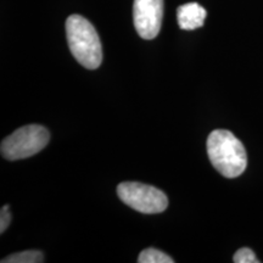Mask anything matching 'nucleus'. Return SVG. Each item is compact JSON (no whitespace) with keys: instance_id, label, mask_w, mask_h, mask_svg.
Instances as JSON below:
<instances>
[{"instance_id":"obj_1","label":"nucleus","mask_w":263,"mask_h":263,"mask_svg":"<svg viewBox=\"0 0 263 263\" xmlns=\"http://www.w3.org/2000/svg\"><path fill=\"white\" fill-rule=\"evenodd\" d=\"M207 155L212 166L226 178L244 173L248 156L242 143L232 132L216 129L207 138Z\"/></svg>"},{"instance_id":"obj_2","label":"nucleus","mask_w":263,"mask_h":263,"mask_svg":"<svg viewBox=\"0 0 263 263\" xmlns=\"http://www.w3.org/2000/svg\"><path fill=\"white\" fill-rule=\"evenodd\" d=\"M66 37L76 60L88 68L95 70L103 61L101 42L94 26L81 15H71L66 21Z\"/></svg>"},{"instance_id":"obj_3","label":"nucleus","mask_w":263,"mask_h":263,"mask_svg":"<svg viewBox=\"0 0 263 263\" xmlns=\"http://www.w3.org/2000/svg\"><path fill=\"white\" fill-rule=\"evenodd\" d=\"M49 138L47 128L39 124L21 127L2 141V155L10 161L27 159L44 149Z\"/></svg>"},{"instance_id":"obj_4","label":"nucleus","mask_w":263,"mask_h":263,"mask_svg":"<svg viewBox=\"0 0 263 263\" xmlns=\"http://www.w3.org/2000/svg\"><path fill=\"white\" fill-rule=\"evenodd\" d=\"M117 194L122 201L141 213L163 212L168 205L166 194L155 186L137 182L121 183Z\"/></svg>"},{"instance_id":"obj_5","label":"nucleus","mask_w":263,"mask_h":263,"mask_svg":"<svg viewBox=\"0 0 263 263\" xmlns=\"http://www.w3.org/2000/svg\"><path fill=\"white\" fill-rule=\"evenodd\" d=\"M162 16L163 0H134V27L143 39L150 41L159 34Z\"/></svg>"},{"instance_id":"obj_6","label":"nucleus","mask_w":263,"mask_h":263,"mask_svg":"<svg viewBox=\"0 0 263 263\" xmlns=\"http://www.w3.org/2000/svg\"><path fill=\"white\" fill-rule=\"evenodd\" d=\"M206 10L197 3H188L180 5L177 10V20L180 29L193 31L203 26L206 18Z\"/></svg>"},{"instance_id":"obj_7","label":"nucleus","mask_w":263,"mask_h":263,"mask_svg":"<svg viewBox=\"0 0 263 263\" xmlns=\"http://www.w3.org/2000/svg\"><path fill=\"white\" fill-rule=\"evenodd\" d=\"M3 263H41L44 262V255L37 250H28V251H22L18 254L10 255L4 259Z\"/></svg>"},{"instance_id":"obj_8","label":"nucleus","mask_w":263,"mask_h":263,"mask_svg":"<svg viewBox=\"0 0 263 263\" xmlns=\"http://www.w3.org/2000/svg\"><path fill=\"white\" fill-rule=\"evenodd\" d=\"M139 263H173L174 259L171 256L156 249H145L140 252L138 257Z\"/></svg>"},{"instance_id":"obj_9","label":"nucleus","mask_w":263,"mask_h":263,"mask_svg":"<svg viewBox=\"0 0 263 263\" xmlns=\"http://www.w3.org/2000/svg\"><path fill=\"white\" fill-rule=\"evenodd\" d=\"M233 261L235 263H258L259 261L256 257V255L254 254L251 249L248 248H242L238 250L235 252L234 257H233Z\"/></svg>"},{"instance_id":"obj_10","label":"nucleus","mask_w":263,"mask_h":263,"mask_svg":"<svg viewBox=\"0 0 263 263\" xmlns=\"http://www.w3.org/2000/svg\"><path fill=\"white\" fill-rule=\"evenodd\" d=\"M10 222H11V213L8 205L2 207V212H0V233H4L8 228Z\"/></svg>"}]
</instances>
